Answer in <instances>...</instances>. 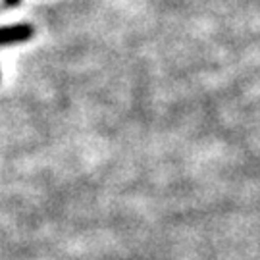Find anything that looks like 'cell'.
I'll list each match as a JSON object with an SVG mask.
<instances>
[{
  "instance_id": "cell-1",
  "label": "cell",
  "mask_w": 260,
  "mask_h": 260,
  "mask_svg": "<svg viewBox=\"0 0 260 260\" xmlns=\"http://www.w3.org/2000/svg\"><path fill=\"white\" fill-rule=\"evenodd\" d=\"M35 35V27L31 23H16V25H4L0 27V47L6 45H18L25 43Z\"/></svg>"
},
{
  "instance_id": "cell-2",
  "label": "cell",
  "mask_w": 260,
  "mask_h": 260,
  "mask_svg": "<svg viewBox=\"0 0 260 260\" xmlns=\"http://www.w3.org/2000/svg\"><path fill=\"white\" fill-rule=\"evenodd\" d=\"M4 2H6L8 6H18V4L21 2V0H4Z\"/></svg>"
}]
</instances>
